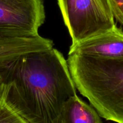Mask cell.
I'll return each instance as SVG.
<instances>
[{"instance_id": "cell-1", "label": "cell", "mask_w": 123, "mask_h": 123, "mask_svg": "<svg viewBox=\"0 0 123 123\" xmlns=\"http://www.w3.org/2000/svg\"><path fill=\"white\" fill-rule=\"evenodd\" d=\"M0 72L1 97L27 123H58L77 94L67 61L53 47L22 55Z\"/></svg>"}, {"instance_id": "cell-2", "label": "cell", "mask_w": 123, "mask_h": 123, "mask_svg": "<svg viewBox=\"0 0 123 123\" xmlns=\"http://www.w3.org/2000/svg\"><path fill=\"white\" fill-rule=\"evenodd\" d=\"M67 62L77 90L100 117L123 123V58L71 54Z\"/></svg>"}, {"instance_id": "cell-3", "label": "cell", "mask_w": 123, "mask_h": 123, "mask_svg": "<svg viewBox=\"0 0 123 123\" xmlns=\"http://www.w3.org/2000/svg\"><path fill=\"white\" fill-rule=\"evenodd\" d=\"M58 4L72 44L116 25L107 0H58Z\"/></svg>"}, {"instance_id": "cell-4", "label": "cell", "mask_w": 123, "mask_h": 123, "mask_svg": "<svg viewBox=\"0 0 123 123\" xmlns=\"http://www.w3.org/2000/svg\"><path fill=\"white\" fill-rule=\"evenodd\" d=\"M45 18L43 0H0V33L37 34Z\"/></svg>"}, {"instance_id": "cell-5", "label": "cell", "mask_w": 123, "mask_h": 123, "mask_svg": "<svg viewBox=\"0 0 123 123\" xmlns=\"http://www.w3.org/2000/svg\"><path fill=\"white\" fill-rule=\"evenodd\" d=\"M107 59L123 58V31L113 28L72 44L69 54Z\"/></svg>"}, {"instance_id": "cell-6", "label": "cell", "mask_w": 123, "mask_h": 123, "mask_svg": "<svg viewBox=\"0 0 123 123\" xmlns=\"http://www.w3.org/2000/svg\"><path fill=\"white\" fill-rule=\"evenodd\" d=\"M53 42L37 34L7 35L0 33V70L22 55L53 47Z\"/></svg>"}, {"instance_id": "cell-7", "label": "cell", "mask_w": 123, "mask_h": 123, "mask_svg": "<svg viewBox=\"0 0 123 123\" xmlns=\"http://www.w3.org/2000/svg\"><path fill=\"white\" fill-rule=\"evenodd\" d=\"M97 111L81 100L77 94L65 103L58 123H100Z\"/></svg>"}, {"instance_id": "cell-8", "label": "cell", "mask_w": 123, "mask_h": 123, "mask_svg": "<svg viewBox=\"0 0 123 123\" xmlns=\"http://www.w3.org/2000/svg\"><path fill=\"white\" fill-rule=\"evenodd\" d=\"M0 123H27L2 97L0 98Z\"/></svg>"}, {"instance_id": "cell-9", "label": "cell", "mask_w": 123, "mask_h": 123, "mask_svg": "<svg viewBox=\"0 0 123 123\" xmlns=\"http://www.w3.org/2000/svg\"><path fill=\"white\" fill-rule=\"evenodd\" d=\"M112 12L116 20L123 26V0H107Z\"/></svg>"}, {"instance_id": "cell-10", "label": "cell", "mask_w": 123, "mask_h": 123, "mask_svg": "<svg viewBox=\"0 0 123 123\" xmlns=\"http://www.w3.org/2000/svg\"><path fill=\"white\" fill-rule=\"evenodd\" d=\"M2 84H3V79H2V76L0 72V98H1L2 96Z\"/></svg>"}]
</instances>
